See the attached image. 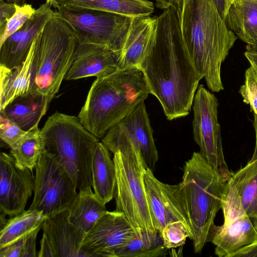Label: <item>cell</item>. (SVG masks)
<instances>
[{
	"mask_svg": "<svg viewBox=\"0 0 257 257\" xmlns=\"http://www.w3.org/2000/svg\"><path fill=\"white\" fill-rule=\"evenodd\" d=\"M177 9L183 42L194 68L210 90H223L221 64L237 36L212 0H182Z\"/></svg>",
	"mask_w": 257,
	"mask_h": 257,
	"instance_id": "2",
	"label": "cell"
},
{
	"mask_svg": "<svg viewBox=\"0 0 257 257\" xmlns=\"http://www.w3.org/2000/svg\"><path fill=\"white\" fill-rule=\"evenodd\" d=\"M224 222L214 224L207 241L215 245L214 252L219 257H233L242 248L257 242L255 229L241 203L230 179L222 209Z\"/></svg>",
	"mask_w": 257,
	"mask_h": 257,
	"instance_id": "11",
	"label": "cell"
},
{
	"mask_svg": "<svg viewBox=\"0 0 257 257\" xmlns=\"http://www.w3.org/2000/svg\"><path fill=\"white\" fill-rule=\"evenodd\" d=\"M35 177L29 169H21L11 154L0 155V212L12 217L25 210L34 189Z\"/></svg>",
	"mask_w": 257,
	"mask_h": 257,
	"instance_id": "15",
	"label": "cell"
},
{
	"mask_svg": "<svg viewBox=\"0 0 257 257\" xmlns=\"http://www.w3.org/2000/svg\"><path fill=\"white\" fill-rule=\"evenodd\" d=\"M77 43L72 29L56 11L39 33L34 90L53 99L65 79Z\"/></svg>",
	"mask_w": 257,
	"mask_h": 257,
	"instance_id": "7",
	"label": "cell"
},
{
	"mask_svg": "<svg viewBox=\"0 0 257 257\" xmlns=\"http://www.w3.org/2000/svg\"><path fill=\"white\" fill-rule=\"evenodd\" d=\"M51 101L42 93L33 90L15 98L0 111V114L27 132L38 126Z\"/></svg>",
	"mask_w": 257,
	"mask_h": 257,
	"instance_id": "21",
	"label": "cell"
},
{
	"mask_svg": "<svg viewBox=\"0 0 257 257\" xmlns=\"http://www.w3.org/2000/svg\"><path fill=\"white\" fill-rule=\"evenodd\" d=\"M150 93L139 67L119 69L92 83L78 115L81 124L98 139L144 102Z\"/></svg>",
	"mask_w": 257,
	"mask_h": 257,
	"instance_id": "3",
	"label": "cell"
},
{
	"mask_svg": "<svg viewBox=\"0 0 257 257\" xmlns=\"http://www.w3.org/2000/svg\"><path fill=\"white\" fill-rule=\"evenodd\" d=\"M57 12L72 29L78 42L105 46L118 58L133 17L91 10L58 8Z\"/></svg>",
	"mask_w": 257,
	"mask_h": 257,
	"instance_id": "9",
	"label": "cell"
},
{
	"mask_svg": "<svg viewBox=\"0 0 257 257\" xmlns=\"http://www.w3.org/2000/svg\"><path fill=\"white\" fill-rule=\"evenodd\" d=\"M247 50L253 51L257 52V43L250 46H247Z\"/></svg>",
	"mask_w": 257,
	"mask_h": 257,
	"instance_id": "44",
	"label": "cell"
},
{
	"mask_svg": "<svg viewBox=\"0 0 257 257\" xmlns=\"http://www.w3.org/2000/svg\"><path fill=\"white\" fill-rule=\"evenodd\" d=\"M229 180L217 173L200 153L185 162L179 183L193 233L195 253H201L209 232L222 209Z\"/></svg>",
	"mask_w": 257,
	"mask_h": 257,
	"instance_id": "4",
	"label": "cell"
},
{
	"mask_svg": "<svg viewBox=\"0 0 257 257\" xmlns=\"http://www.w3.org/2000/svg\"><path fill=\"white\" fill-rule=\"evenodd\" d=\"M224 21L247 46L257 43V0H231Z\"/></svg>",
	"mask_w": 257,
	"mask_h": 257,
	"instance_id": "24",
	"label": "cell"
},
{
	"mask_svg": "<svg viewBox=\"0 0 257 257\" xmlns=\"http://www.w3.org/2000/svg\"><path fill=\"white\" fill-rule=\"evenodd\" d=\"M144 183L152 221L159 234L168 223L181 221L187 226L193 239L191 224L179 184L170 185L159 181L153 171L148 168L144 173Z\"/></svg>",
	"mask_w": 257,
	"mask_h": 257,
	"instance_id": "14",
	"label": "cell"
},
{
	"mask_svg": "<svg viewBox=\"0 0 257 257\" xmlns=\"http://www.w3.org/2000/svg\"><path fill=\"white\" fill-rule=\"evenodd\" d=\"M27 132L22 129L14 121L0 114V138L10 148L17 144Z\"/></svg>",
	"mask_w": 257,
	"mask_h": 257,
	"instance_id": "33",
	"label": "cell"
},
{
	"mask_svg": "<svg viewBox=\"0 0 257 257\" xmlns=\"http://www.w3.org/2000/svg\"><path fill=\"white\" fill-rule=\"evenodd\" d=\"M164 246L167 249H173L183 246L187 238L192 240L187 226L181 221L168 223L160 233Z\"/></svg>",
	"mask_w": 257,
	"mask_h": 257,
	"instance_id": "30",
	"label": "cell"
},
{
	"mask_svg": "<svg viewBox=\"0 0 257 257\" xmlns=\"http://www.w3.org/2000/svg\"><path fill=\"white\" fill-rule=\"evenodd\" d=\"M231 1V0H229V5H230V3Z\"/></svg>",
	"mask_w": 257,
	"mask_h": 257,
	"instance_id": "46",
	"label": "cell"
},
{
	"mask_svg": "<svg viewBox=\"0 0 257 257\" xmlns=\"http://www.w3.org/2000/svg\"><path fill=\"white\" fill-rule=\"evenodd\" d=\"M57 8L101 11L130 17L151 15L153 3L148 0H56Z\"/></svg>",
	"mask_w": 257,
	"mask_h": 257,
	"instance_id": "22",
	"label": "cell"
},
{
	"mask_svg": "<svg viewBox=\"0 0 257 257\" xmlns=\"http://www.w3.org/2000/svg\"><path fill=\"white\" fill-rule=\"evenodd\" d=\"M168 249L159 232L141 231L117 251L116 257L165 256Z\"/></svg>",
	"mask_w": 257,
	"mask_h": 257,
	"instance_id": "29",
	"label": "cell"
},
{
	"mask_svg": "<svg viewBox=\"0 0 257 257\" xmlns=\"http://www.w3.org/2000/svg\"><path fill=\"white\" fill-rule=\"evenodd\" d=\"M158 17H133L118 55L119 69L139 67L155 38Z\"/></svg>",
	"mask_w": 257,
	"mask_h": 257,
	"instance_id": "18",
	"label": "cell"
},
{
	"mask_svg": "<svg viewBox=\"0 0 257 257\" xmlns=\"http://www.w3.org/2000/svg\"><path fill=\"white\" fill-rule=\"evenodd\" d=\"M67 208L46 217L42 224L43 233L52 245L56 256L88 257L80 248L77 232L70 221Z\"/></svg>",
	"mask_w": 257,
	"mask_h": 257,
	"instance_id": "20",
	"label": "cell"
},
{
	"mask_svg": "<svg viewBox=\"0 0 257 257\" xmlns=\"http://www.w3.org/2000/svg\"><path fill=\"white\" fill-rule=\"evenodd\" d=\"M92 187L97 198L106 205L114 198L115 167L107 147L100 142L96 146L91 167Z\"/></svg>",
	"mask_w": 257,
	"mask_h": 257,
	"instance_id": "25",
	"label": "cell"
},
{
	"mask_svg": "<svg viewBox=\"0 0 257 257\" xmlns=\"http://www.w3.org/2000/svg\"><path fill=\"white\" fill-rule=\"evenodd\" d=\"M35 169L34 198L29 209L41 211L48 217L69 208L77 188L59 157L46 152Z\"/></svg>",
	"mask_w": 257,
	"mask_h": 257,
	"instance_id": "8",
	"label": "cell"
},
{
	"mask_svg": "<svg viewBox=\"0 0 257 257\" xmlns=\"http://www.w3.org/2000/svg\"><path fill=\"white\" fill-rule=\"evenodd\" d=\"M155 1L157 8L164 10L171 7L178 9L182 0H155Z\"/></svg>",
	"mask_w": 257,
	"mask_h": 257,
	"instance_id": "40",
	"label": "cell"
},
{
	"mask_svg": "<svg viewBox=\"0 0 257 257\" xmlns=\"http://www.w3.org/2000/svg\"><path fill=\"white\" fill-rule=\"evenodd\" d=\"M222 18L224 20L229 7V0H212Z\"/></svg>",
	"mask_w": 257,
	"mask_h": 257,
	"instance_id": "39",
	"label": "cell"
},
{
	"mask_svg": "<svg viewBox=\"0 0 257 257\" xmlns=\"http://www.w3.org/2000/svg\"><path fill=\"white\" fill-rule=\"evenodd\" d=\"M46 218L42 211L29 209L11 217L1 229L0 248L42 227Z\"/></svg>",
	"mask_w": 257,
	"mask_h": 257,
	"instance_id": "27",
	"label": "cell"
},
{
	"mask_svg": "<svg viewBox=\"0 0 257 257\" xmlns=\"http://www.w3.org/2000/svg\"><path fill=\"white\" fill-rule=\"evenodd\" d=\"M254 120L253 125L255 134V143L253 155L250 160H253L257 158V115L253 114Z\"/></svg>",
	"mask_w": 257,
	"mask_h": 257,
	"instance_id": "42",
	"label": "cell"
},
{
	"mask_svg": "<svg viewBox=\"0 0 257 257\" xmlns=\"http://www.w3.org/2000/svg\"><path fill=\"white\" fill-rule=\"evenodd\" d=\"M115 210L123 213L137 232H158L152 221L144 183L147 167L137 149L120 146L113 152Z\"/></svg>",
	"mask_w": 257,
	"mask_h": 257,
	"instance_id": "6",
	"label": "cell"
},
{
	"mask_svg": "<svg viewBox=\"0 0 257 257\" xmlns=\"http://www.w3.org/2000/svg\"><path fill=\"white\" fill-rule=\"evenodd\" d=\"M41 228L42 227L37 228L27 236L25 251L23 257L38 256V252H37L36 250V240L38 232Z\"/></svg>",
	"mask_w": 257,
	"mask_h": 257,
	"instance_id": "36",
	"label": "cell"
},
{
	"mask_svg": "<svg viewBox=\"0 0 257 257\" xmlns=\"http://www.w3.org/2000/svg\"><path fill=\"white\" fill-rule=\"evenodd\" d=\"M0 248L1 257H23L27 236Z\"/></svg>",
	"mask_w": 257,
	"mask_h": 257,
	"instance_id": "34",
	"label": "cell"
},
{
	"mask_svg": "<svg viewBox=\"0 0 257 257\" xmlns=\"http://www.w3.org/2000/svg\"><path fill=\"white\" fill-rule=\"evenodd\" d=\"M233 257H257V242L242 248Z\"/></svg>",
	"mask_w": 257,
	"mask_h": 257,
	"instance_id": "38",
	"label": "cell"
},
{
	"mask_svg": "<svg viewBox=\"0 0 257 257\" xmlns=\"http://www.w3.org/2000/svg\"><path fill=\"white\" fill-rule=\"evenodd\" d=\"M193 103V138L200 148L199 152L217 173L229 180L231 172L224 159L218 121V99L200 84Z\"/></svg>",
	"mask_w": 257,
	"mask_h": 257,
	"instance_id": "10",
	"label": "cell"
},
{
	"mask_svg": "<svg viewBox=\"0 0 257 257\" xmlns=\"http://www.w3.org/2000/svg\"><path fill=\"white\" fill-rule=\"evenodd\" d=\"M0 34L4 31L8 20L15 14L16 4L0 0Z\"/></svg>",
	"mask_w": 257,
	"mask_h": 257,
	"instance_id": "35",
	"label": "cell"
},
{
	"mask_svg": "<svg viewBox=\"0 0 257 257\" xmlns=\"http://www.w3.org/2000/svg\"><path fill=\"white\" fill-rule=\"evenodd\" d=\"M139 68L167 119L189 113L202 78L184 45L176 8L164 9L158 17L155 38Z\"/></svg>",
	"mask_w": 257,
	"mask_h": 257,
	"instance_id": "1",
	"label": "cell"
},
{
	"mask_svg": "<svg viewBox=\"0 0 257 257\" xmlns=\"http://www.w3.org/2000/svg\"><path fill=\"white\" fill-rule=\"evenodd\" d=\"M8 2L9 3H13L17 4H18L19 3H24L26 0H4Z\"/></svg>",
	"mask_w": 257,
	"mask_h": 257,
	"instance_id": "45",
	"label": "cell"
},
{
	"mask_svg": "<svg viewBox=\"0 0 257 257\" xmlns=\"http://www.w3.org/2000/svg\"><path fill=\"white\" fill-rule=\"evenodd\" d=\"M16 12L8 20L6 27L0 34V45L12 35L19 30L34 14L36 9L31 5H16Z\"/></svg>",
	"mask_w": 257,
	"mask_h": 257,
	"instance_id": "31",
	"label": "cell"
},
{
	"mask_svg": "<svg viewBox=\"0 0 257 257\" xmlns=\"http://www.w3.org/2000/svg\"><path fill=\"white\" fill-rule=\"evenodd\" d=\"M39 33L21 65L11 69L0 66V111L17 97L34 90Z\"/></svg>",
	"mask_w": 257,
	"mask_h": 257,
	"instance_id": "19",
	"label": "cell"
},
{
	"mask_svg": "<svg viewBox=\"0 0 257 257\" xmlns=\"http://www.w3.org/2000/svg\"><path fill=\"white\" fill-rule=\"evenodd\" d=\"M38 257H56L55 252L48 240L46 236L43 233L41 240V247L38 253Z\"/></svg>",
	"mask_w": 257,
	"mask_h": 257,
	"instance_id": "37",
	"label": "cell"
},
{
	"mask_svg": "<svg viewBox=\"0 0 257 257\" xmlns=\"http://www.w3.org/2000/svg\"><path fill=\"white\" fill-rule=\"evenodd\" d=\"M45 3L19 30L0 45V66L9 69L21 65L26 59L32 43L55 13Z\"/></svg>",
	"mask_w": 257,
	"mask_h": 257,
	"instance_id": "16",
	"label": "cell"
},
{
	"mask_svg": "<svg viewBox=\"0 0 257 257\" xmlns=\"http://www.w3.org/2000/svg\"><path fill=\"white\" fill-rule=\"evenodd\" d=\"M10 148V154L17 166L21 169H29L32 172L46 152L38 126L28 131L17 144Z\"/></svg>",
	"mask_w": 257,
	"mask_h": 257,
	"instance_id": "28",
	"label": "cell"
},
{
	"mask_svg": "<svg viewBox=\"0 0 257 257\" xmlns=\"http://www.w3.org/2000/svg\"><path fill=\"white\" fill-rule=\"evenodd\" d=\"M136 233L123 213L107 211L84 236L80 248L88 257H116Z\"/></svg>",
	"mask_w": 257,
	"mask_h": 257,
	"instance_id": "13",
	"label": "cell"
},
{
	"mask_svg": "<svg viewBox=\"0 0 257 257\" xmlns=\"http://www.w3.org/2000/svg\"><path fill=\"white\" fill-rule=\"evenodd\" d=\"M119 69L116 55L108 48L91 43L78 42L65 80L90 76H107Z\"/></svg>",
	"mask_w": 257,
	"mask_h": 257,
	"instance_id": "17",
	"label": "cell"
},
{
	"mask_svg": "<svg viewBox=\"0 0 257 257\" xmlns=\"http://www.w3.org/2000/svg\"><path fill=\"white\" fill-rule=\"evenodd\" d=\"M46 152L59 157L80 191L92 187L91 167L99 140L78 117L56 112L41 130Z\"/></svg>",
	"mask_w": 257,
	"mask_h": 257,
	"instance_id": "5",
	"label": "cell"
},
{
	"mask_svg": "<svg viewBox=\"0 0 257 257\" xmlns=\"http://www.w3.org/2000/svg\"><path fill=\"white\" fill-rule=\"evenodd\" d=\"M101 142L110 151L122 146L136 149L147 168L155 170L158 153L144 102L112 126L102 138Z\"/></svg>",
	"mask_w": 257,
	"mask_h": 257,
	"instance_id": "12",
	"label": "cell"
},
{
	"mask_svg": "<svg viewBox=\"0 0 257 257\" xmlns=\"http://www.w3.org/2000/svg\"><path fill=\"white\" fill-rule=\"evenodd\" d=\"M46 3L50 5L51 7L57 8V4L56 0H46Z\"/></svg>",
	"mask_w": 257,
	"mask_h": 257,
	"instance_id": "43",
	"label": "cell"
},
{
	"mask_svg": "<svg viewBox=\"0 0 257 257\" xmlns=\"http://www.w3.org/2000/svg\"><path fill=\"white\" fill-rule=\"evenodd\" d=\"M250 65L252 66L257 71V52L247 50L244 53Z\"/></svg>",
	"mask_w": 257,
	"mask_h": 257,
	"instance_id": "41",
	"label": "cell"
},
{
	"mask_svg": "<svg viewBox=\"0 0 257 257\" xmlns=\"http://www.w3.org/2000/svg\"><path fill=\"white\" fill-rule=\"evenodd\" d=\"M70 221L74 226L79 242L107 211L105 205L92 192L91 188L79 191L70 206Z\"/></svg>",
	"mask_w": 257,
	"mask_h": 257,
	"instance_id": "23",
	"label": "cell"
},
{
	"mask_svg": "<svg viewBox=\"0 0 257 257\" xmlns=\"http://www.w3.org/2000/svg\"><path fill=\"white\" fill-rule=\"evenodd\" d=\"M245 80L239 90L243 102L257 115V71L250 65L245 72Z\"/></svg>",
	"mask_w": 257,
	"mask_h": 257,
	"instance_id": "32",
	"label": "cell"
},
{
	"mask_svg": "<svg viewBox=\"0 0 257 257\" xmlns=\"http://www.w3.org/2000/svg\"><path fill=\"white\" fill-rule=\"evenodd\" d=\"M231 176L244 209L257 230V158L231 172Z\"/></svg>",
	"mask_w": 257,
	"mask_h": 257,
	"instance_id": "26",
	"label": "cell"
}]
</instances>
